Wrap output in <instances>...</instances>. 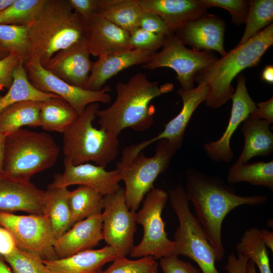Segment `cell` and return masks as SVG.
Masks as SVG:
<instances>
[{
	"instance_id": "obj_32",
	"label": "cell",
	"mask_w": 273,
	"mask_h": 273,
	"mask_svg": "<svg viewBox=\"0 0 273 273\" xmlns=\"http://www.w3.org/2000/svg\"><path fill=\"white\" fill-rule=\"evenodd\" d=\"M104 197L95 190L83 186L70 191L69 204L73 225L92 215L101 214Z\"/></svg>"
},
{
	"instance_id": "obj_21",
	"label": "cell",
	"mask_w": 273,
	"mask_h": 273,
	"mask_svg": "<svg viewBox=\"0 0 273 273\" xmlns=\"http://www.w3.org/2000/svg\"><path fill=\"white\" fill-rule=\"evenodd\" d=\"M88 47L98 58L132 50L129 33L104 17L95 15L89 24Z\"/></svg>"
},
{
	"instance_id": "obj_27",
	"label": "cell",
	"mask_w": 273,
	"mask_h": 273,
	"mask_svg": "<svg viewBox=\"0 0 273 273\" xmlns=\"http://www.w3.org/2000/svg\"><path fill=\"white\" fill-rule=\"evenodd\" d=\"M42 101L28 100L17 102L0 112V132L6 135L23 126H39Z\"/></svg>"
},
{
	"instance_id": "obj_4",
	"label": "cell",
	"mask_w": 273,
	"mask_h": 273,
	"mask_svg": "<svg viewBox=\"0 0 273 273\" xmlns=\"http://www.w3.org/2000/svg\"><path fill=\"white\" fill-rule=\"evenodd\" d=\"M272 44V23L200 71L195 76V81L206 86V105L215 109L231 99L235 92L232 85L233 79L244 69L258 65Z\"/></svg>"
},
{
	"instance_id": "obj_30",
	"label": "cell",
	"mask_w": 273,
	"mask_h": 273,
	"mask_svg": "<svg viewBox=\"0 0 273 273\" xmlns=\"http://www.w3.org/2000/svg\"><path fill=\"white\" fill-rule=\"evenodd\" d=\"M56 97L58 96L41 92L35 87L28 78L23 62L20 61L14 71L12 85L6 94L0 96V112L18 102L44 101Z\"/></svg>"
},
{
	"instance_id": "obj_54",
	"label": "cell",
	"mask_w": 273,
	"mask_h": 273,
	"mask_svg": "<svg viewBox=\"0 0 273 273\" xmlns=\"http://www.w3.org/2000/svg\"><path fill=\"white\" fill-rule=\"evenodd\" d=\"M10 54L7 50L0 46V60L6 57Z\"/></svg>"
},
{
	"instance_id": "obj_8",
	"label": "cell",
	"mask_w": 273,
	"mask_h": 273,
	"mask_svg": "<svg viewBox=\"0 0 273 273\" xmlns=\"http://www.w3.org/2000/svg\"><path fill=\"white\" fill-rule=\"evenodd\" d=\"M157 142L155 154L151 157L141 152L127 164L117 163L116 169L125 184L126 204L130 210L136 212L145 196L154 188L155 179L168 168L178 150L166 140Z\"/></svg>"
},
{
	"instance_id": "obj_6",
	"label": "cell",
	"mask_w": 273,
	"mask_h": 273,
	"mask_svg": "<svg viewBox=\"0 0 273 273\" xmlns=\"http://www.w3.org/2000/svg\"><path fill=\"white\" fill-rule=\"evenodd\" d=\"M59 147L49 133L21 128L6 135L2 171L29 179L56 163Z\"/></svg>"
},
{
	"instance_id": "obj_43",
	"label": "cell",
	"mask_w": 273,
	"mask_h": 273,
	"mask_svg": "<svg viewBox=\"0 0 273 273\" xmlns=\"http://www.w3.org/2000/svg\"><path fill=\"white\" fill-rule=\"evenodd\" d=\"M20 61H22L20 56L12 53L0 60V90L11 87L14 71Z\"/></svg>"
},
{
	"instance_id": "obj_37",
	"label": "cell",
	"mask_w": 273,
	"mask_h": 273,
	"mask_svg": "<svg viewBox=\"0 0 273 273\" xmlns=\"http://www.w3.org/2000/svg\"><path fill=\"white\" fill-rule=\"evenodd\" d=\"M4 258L13 273H53L40 257L16 247Z\"/></svg>"
},
{
	"instance_id": "obj_15",
	"label": "cell",
	"mask_w": 273,
	"mask_h": 273,
	"mask_svg": "<svg viewBox=\"0 0 273 273\" xmlns=\"http://www.w3.org/2000/svg\"><path fill=\"white\" fill-rule=\"evenodd\" d=\"M231 99V116L223 133L218 140L208 142L203 146L207 156L217 162L228 163L232 160L234 153L230 146L232 136L239 125L256 108V104L248 93L243 74L238 77L237 87Z\"/></svg>"
},
{
	"instance_id": "obj_53",
	"label": "cell",
	"mask_w": 273,
	"mask_h": 273,
	"mask_svg": "<svg viewBox=\"0 0 273 273\" xmlns=\"http://www.w3.org/2000/svg\"><path fill=\"white\" fill-rule=\"evenodd\" d=\"M14 0H0V12L10 6Z\"/></svg>"
},
{
	"instance_id": "obj_22",
	"label": "cell",
	"mask_w": 273,
	"mask_h": 273,
	"mask_svg": "<svg viewBox=\"0 0 273 273\" xmlns=\"http://www.w3.org/2000/svg\"><path fill=\"white\" fill-rule=\"evenodd\" d=\"M145 12L158 15L172 33L203 15L208 7L202 0H138Z\"/></svg>"
},
{
	"instance_id": "obj_1",
	"label": "cell",
	"mask_w": 273,
	"mask_h": 273,
	"mask_svg": "<svg viewBox=\"0 0 273 273\" xmlns=\"http://www.w3.org/2000/svg\"><path fill=\"white\" fill-rule=\"evenodd\" d=\"M186 176V195L194 206L195 216L213 250L216 261H221L224 256L221 227L225 217L240 205L263 204L267 197L239 195L219 177L208 175L194 167L187 169Z\"/></svg>"
},
{
	"instance_id": "obj_3",
	"label": "cell",
	"mask_w": 273,
	"mask_h": 273,
	"mask_svg": "<svg viewBox=\"0 0 273 273\" xmlns=\"http://www.w3.org/2000/svg\"><path fill=\"white\" fill-rule=\"evenodd\" d=\"M169 90V87L159 86L158 82L150 81L142 73L126 82H119L113 103L97 112L100 128L117 136L127 128L138 131L149 128L154 120L151 101Z\"/></svg>"
},
{
	"instance_id": "obj_46",
	"label": "cell",
	"mask_w": 273,
	"mask_h": 273,
	"mask_svg": "<svg viewBox=\"0 0 273 273\" xmlns=\"http://www.w3.org/2000/svg\"><path fill=\"white\" fill-rule=\"evenodd\" d=\"M250 115L255 118L266 120L271 124L273 122V98L256 104L255 110Z\"/></svg>"
},
{
	"instance_id": "obj_17",
	"label": "cell",
	"mask_w": 273,
	"mask_h": 273,
	"mask_svg": "<svg viewBox=\"0 0 273 273\" xmlns=\"http://www.w3.org/2000/svg\"><path fill=\"white\" fill-rule=\"evenodd\" d=\"M45 191L29 179L0 172V212L43 214Z\"/></svg>"
},
{
	"instance_id": "obj_7",
	"label": "cell",
	"mask_w": 273,
	"mask_h": 273,
	"mask_svg": "<svg viewBox=\"0 0 273 273\" xmlns=\"http://www.w3.org/2000/svg\"><path fill=\"white\" fill-rule=\"evenodd\" d=\"M168 199L179 221L174 233V254L197 263L202 273H219L215 256L201 225L190 210L184 188L178 185L168 189Z\"/></svg>"
},
{
	"instance_id": "obj_50",
	"label": "cell",
	"mask_w": 273,
	"mask_h": 273,
	"mask_svg": "<svg viewBox=\"0 0 273 273\" xmlns=\"http://www.w3.org/2000/svg\"><path fill=\"white\" fill-rule=\"evenodd\" d=\"M6 134L0 132V172L2 171Z\"/></svg>"
},
{
	"instance_id": "obj_47",
	"label": "cell",
	"mask_w": 273,
	"mask_h": 273,
	"mask_svg": "<svg viewBox=\"0 0 273 273\" xmlns=\"http://www.w3.org/2000/svg\"><path fill=\"white\" fill-rule=\"evenodd\" d=\"M16 247L11 234L0 224V254L4 257L10 253Z\"/></svg>"
},
{
	"instance_id": "obj_45",
	"label": "cell",
	"mask_w": 273,
	"mask_h": 273,
	"mask_svg": "<svg viewBox=\"0 0 273 273\" xmlns=\"http://www.w3.org/2000/svg\"><path fill=\"white\" fill-rule=\"evenodd\" d=\"M248 257L238 253L236 257L233 253L228 257L225 269L228 273H246Z\"/></svg>"
},
{
	"instance_id": "obj_35",
	"label": "cell",
	"mask_w": 273,
	"mask_h": 273,
	"mask_svg": "<svg viewBox=\"0 0 273 273\" xmlns=\"http://www.w3.org/2000/svg\"><path fill=\"white\" fill-rule=\"evenodd\" d=\"M45 0H14L0 12V24L29 27L37 17Z\"/></svg>"
},
{
	"instance_id": "obj_24",
	"label": "cell",
	"mask_w": 273,
	"mask_h": 273,
	"mask_svg": "<svg viewBox=\"0 0 273 273\" xmlns=\"http://www.w3.org/2000/svg\"><path fill=\"white\" fill-rule=\"evenodd\" d=\"M117 257L110 246L90 249L63 258L43 260L53 273H100L103 266Z\"/></svg>"
},
{
	"instance_id": "obj_41",
	"label": "cell",
	"mask_w": 273,
	"mask_h": 273,
	"mask_svg": "<svg viewBox=\"0 0 273 273\" xmlns=\"http://www.w3.org/2000/svg\"><path fill=\"white\" fill-rule=\"evenodd\" d=\"M159 264L162 273H201L200 269L175 254L160 258Z\"/></svg>"
},
{
	"instance_id": "obj_23",
	"label": "cell",
	"mask_w": 273,
	"mask_h": 273,
	"mask_svg": "<svg viewBox=\"0 0 273 273\" xmlns=\"http://www.w3.org/2000/svg\"><path fill=\"white\" fill-rule=\"evenodd\" d=\"M155 53L132 49L99 57L93 62L84 88L99 90L109 79L119 72L134 65L148 63Z\"/></svg>"
},
{
	"instance_id": "obj_18",
	"label": "cell",
	"mask_w": 273,
	"mask_h": 273,
	"mask_svg": "<svg viewBox=\"0 0 273 273\" xmlns=\"http://www.w3.org/2000/svg\"><path fill=\"white\" fill-rule=\"evenodd\" d=\"M64 171L54 177L49 187H68L78 185L90 187L106 196L117 191L121 181L117 169L107 171L105 167L86 163L74 165L64 162Z\"/></svg>"
},
{
	"instance_id": "obj_49",
	"label": "cell",
	"mask_w": 273,
	"mask_h": 273,
	"mask_svg": "<svg viewBox=\"0 0 273 273\" xmlns=\"http://www.w3.org/2000/svg\"><path fill=\"white\" fill-rule=\"evenodd\" d=\"M261 79L270 84L273 83V67L272 65H267L263 69L261 76Z\"/></svg>"
},
{
	"instance_id": "obj_29",
	"label": "cell",
	"mask_w": 273,
	"mask_h": 273,
	"mask_svg": "<svg viewBox=\"0 0 273 273\" xmlns=\"http://www.w3.org/2000/svg\"><path fill=\"white\" fill-rule=\"evenodd\" d=\"M143 12L138 0H104L97 15L130 33L139 27Z\"/></svg>"
},
{
	"instance_id": "obj_11",
	"label": "cell",
	"mask_w": 273,
	"mask_h": 273,
	"mask_svg": "<svg viewBox=\"0 0 273 273\" xmlns=\"http://www.w3.org/2000/svg\"><path fill=\"white\" fill-rule=\"evenodd\" d=\"M0 224L9 232L19 249L35 254L43 260L58 258L54 250L57 239L44 215L0 212Z\"/></svg>"
},
{
	"instance_id": "obj_28",
	"label": "cell",
	"mask_w": 273,
	"mask_h": 273,
	"mask_svg": "<svg viewBox=\"0 0 273 273\" xmlns=\"http://www.w3.org/2000/svg\"><path fill=\"white\" fill-rule=\"evenodd\" d=\"M78 114L60 97L42 101L39 126L49 131L64 132L76 120Z\"/></svg>"
},
{
	"instance_id": "obj_14",
	"label": "cell",
	"mask_w": 273,
	"mask_h": 273,
	"mask_svg": "<svg viewBox=\"0 0 273 273\" xmlns=\"http://www.w3.org/2000/svg\"><path fill=\"white\" fill-rule=\"evenodd\" d=\"M177 93L183 101L180 111L164 125L163 130L156 136L125 148L120 161L122 163L130 162L144 149L160 140L168 141L177 150L181 148L186 128L193 113L198 106L205 101L207 87L204 84H200L190 90L180 88Z\"/></svg>"
},
{
	"instance_id": "obj_44",
	"label": "cell",
	"mask_w": 273,
	"mask_h": 273,
	"mask_svg": "<svg viewBox=\"0 0 273 273\" xmlns=\"http://www.w3.org/2000/svg\"><path fill=\"white\" fill-rule=\"evenodd\" d=\"M139 27L151 33L165 36L172 33L158 15L145 11L141 18Z\"/></svg>"
},
{
	"instance_id": "obj_51",
	"label": "cell",
	"mask_w": 273,
	"mask_h": 273,
	"mask_svg": "<svg viewBox=\"0 0 273 273\" xmlns=\"http://www.w3.org/2000/svg\"><path fill=\"white\" fill-rule=\"evenodd\" d=\"M0 273H13L10 267L0 254Z\"/></svg>"
},
{
	"instance_id": "obj_40",
	"label": "cell",
	"mask_w": 273,
	"mask_h": 273,
	"mask_svg": "<svg viewBox=\"0 0 273 273\" xmlns=\"http://www.w3.org/2000/svg\"><path fill=\"white\" fill-rule=\"evenodd\" d=\"M208 8L216 7L227 10L231 16L232 22L237 26L245 24L249 10L247 1L244 0H202Z\"/></svg>"
},
{
	"instance_id": "obj_33",
	"label": "cell",
	"mask_w": 273,
	"mask_h": 273,
	"mask_svg": "<svg viewBox=\"0 0 273 273\" xmlns=\"http://www.w3.org/2000/svg\"><path fill=\"white\" fill-rule=\"evenodd\" d=\"M238 254L252 261L260 273H272L267 247L262 241L260 230L251 228L244 232L241 240L236 245Z\"/></svg>"
},
{
	"instance_id": "obj_16",
	"label": "cell",
	"mask_w": 273,
	"mask_h": 273,
	"mask_svg": "<svg viewBox=\"0 0 273 273\" xmlns=\"http://www.w3.org/2000/svg\"><path fill=\"white\" fill-rule=\"evenodd\" d=\"M224 20L207 12L193 20L174 33L184 45L190 46L196 51H216L222 56L225 30Z\"/></svg>"
},
{
	"instance_id": "obj_13",
	"label": "cell",
	"mask_w": 273,
	"mask_h": 273,
	"mask_svg": "<svg viewBox=\"0 0 273 273\" xmlns=\"http://www.w3.org/2000/svg\"><path fill=\"white\" fill-rule=\"evenodd\" d=\"M28 78L38 90L57 95L81 114L93 103H109L110 88L105 86L99 90H91L70 84L46 70L37 60H27L24 63Z\"/></svg>"
},
{
	"instance_id": "obj_42",
	"label": "cell",
	"mask_w": 273,
	"mask_h": 273,
	"mask_svg": "<svg viewBox=\"0 0 273 273\" xmlns=\"http://www.w3.org/2000/svg\"><path fill=\"white\" fill-rule=\"evenodd\" d=\"M73 10L89 25L97 14L104 0H68Z\"/></svg>"
},
{
	"instance_id": "obj_34",
	"label": "cell",
	"mask_w": 273,
	"mask_h": 273,
	"mask_svg": "<svg viewBox=\"0 0 273 273\" xmlns=\"http://www.w3.org/2000/svg\"><path fill=\"white\" fill-rule=\"evenodd\" d=\"M249 10L243 34L237 46L247 41L257 33L272 23V0L247 1Z\"/></svg>"
},
{
	"instance_id": "obj_25",
	"label": "cell",
	"mask_w": 273,
	"mask_h": 273,
	"mask_svg": "<svg viewBox=\"0 0 273 273\" xmlns=\"http://www.w3.org/2000/svg\"><path fill=\"white\" fill-rule=\"evenodd\" d=\"M268 121L249 115L243 122L241 131L244 145L236 163H244L254 157L270 155L273 152V133Z\"/></svg>"
},
{
	"instance_id": "obj_36",
	"label": "cell",
	"mask_w": 273,
	"mask_h": 273,
	"mask_svg": "<svg viewBox=\"0 0 273 273\" xmlns=\"http://www.w3.org/2000/svg\"><path fill=\"white\" fill-rule=\"evenodd\" d=\"M28 27L0 24V46L10 54L21 58L23 63L28 59Z\"/></svg>"
},
{
	"instance_id": "obj_2",
	"label": "cell",
	"mask_w": 273,
	"mask_h": 273,
	"mask_svg": "<svg viewBox=\"0 0 273 273\" xmlns=\"http://www.w3.org/2000/svg\"><path fill=\"white\" fill-rule=\"evenodd\" d=\"M89 34V25L68 0H45L29 27L27 60H37L43 65L60 51L88 42Z\"/></svg>"
},
{
	"instance_id": "obj_19",
	"label": "cell",
	"mask_w": 273,
	"mask_h": 273,
	"mask_svg": "<svg viewBox=\"0 0 273 273\" xmlns=\"http://www.w3.org/2000/svg\"><path fill=\"white\" fill-rule=\"evenodd\" d=\"M90 55L88 42L80 43L60 51L42 66L67 83L84 88L93 64Z\"/></svg>"
},
{
	"instance_id": "obj_10",
	"label": "cell",
	"mask_w": 273,
	"mask_h": 273,
	"mask_svg": "<svg viewBox=\"0 0 273 273\" xmlns=\"http://www.w3.org/2000/svg\"><path fill=\"white\" fill-rule=\"evenodd\" d=\"M218 58L212 51H196L185 47L174 33L166 37L162 49L142 65L147 69L167 67L176 73V79L184 90L194 88L196 75Z\"/></svg>"
},
{
	"instance_id": "obj_52",
	"label": "cell",
	"mask_w": 273,
	"mask_h": 273,
	"mask_svg": "<svg viewBox=\"0 0 273 273\" xmlns=\"http://www.w3.org/2000/svg\"><path fill=\"white\" fill-rule=\"evenodd\" d=\"M246 273H257L255 264L249 260L246 267Z\"/></svg>"
},
{
	"instance_id": "obj_31",
	"label": "cell",
	"mask_w": 273,
	"mask_h": 273,
	"mask_svg": "<svg viewBox=\"0 0 273 273\" xmlns=\"http://www.w3.org/2000/svg\"><path fill=\"white\" fill-rule=\"evenodd\" d=\"M227 183L234 185L241 182L262 186L273 190V161L236 163L230 168Z\"/></svg>"
},
{
	"instance_id": "obj_20",
	"label": "cell",
	"mask_w": 273,
	"mask_h": 273,
	"mask_svg": "<svg viewBox=\"0 0 273 273\" xmlns=\"http://www.w3.org/2000/svg\"><path fill=\"white\" fill-rule=\"evenodd\" d=\"M103 240L101 214L76 222L56 239L54 250L58 258L92 249Z\"/></svg>"
},
{
	"instance_id": "obj_12",
	"label": "cell",
	"mask_w": 273,
	"mask_h": 273,
	"mask_svg": "<svg viewBox=\"0 0 273 273\" xmlns=\"http://www.w3.org/2000/svg\"><path fill=\"white\" fill-rule=\"evenodd\" d=\"M104 198V211L101 213L103 240L117 257L126 256L134 246L136 212L127 207L122 187Z\"/></svg>"
},
{
	"instance_id": "obj_26",
	"label": "cell",
	"mask_w": 273,
	"mask_h": 273,
	"mask_svg": "<svg viewBox=\"0 0 273 273\" xmlns=\"http://www.w3.org/2000/svg\"><path fill=\"white\" fill-rule=\"evenodd\" d=\"M68 187H49L45 191L43 214L49 219L56 239L73 225Z\"/></svg>"
},
{
	"instance_id": "obj_39",
	"label": "cell",
	"mask_w": 273,
	"mask_h": 273,
	"mask_svg": "<svg viewBox=\"0 0 273 273\" xmlns=\"http://www.w3.org/2000/svg\"><path fill=\"white\" fill-rule=\"evenodd\" d=\"M129 36L132 49L155 53L163 46L166 37L151 33L140 27L130 32Z\"/></svg>"
},
{
	"instance_id": "obj_38",
	"label": "cell",
	"mask_w": 273,
	"mask_h": 273,
	"mask_svg": "<svg viewBox=\"0 0 273 273\" xmlns=\"http://www.w3.org/2000/svg\"><path fill=\"white\" fill-rule=\"evenodd\" d=\"M100 273H159L158 263L154 258L146 256L131 260L117 257Z\"/></svg>"
},
{
	"instance_id": "obj_5",
	"label": "cell",
	"mask_w": 273,
	"mask_h": 273,
	"mask_svg": "<svg viewBox=\"0 0 273 273\" xmlns=\"http://www.w3.org/2000/svg\"><path fill=\"white\" fill-rule=\"evenodd\" d=\"M99 104H89L63 132L64 162L74 165L93 162L106 167L118 153V136L93 126Z\"/></svg>"
},
{
	"instance_id": "obj_48",
	"label": "cell",
	"mask_w": 273,
	"mask_h": 273,
	"mask_svg": "<svg viewBox=\"0 0 273 273\" xmlns=\"http://www.w3.org/2000/svg\"><path fill=\"white\" fill-rule=\"evenodd\" d=\"M261 239L267 248L273 251V233L264 229L260 230Z\"/></svg>"
},
{
	"instance_id": "obj_9",
	"label": "cell",
	"mask_w": 273,
	"mask_h": 273,
	"mask_svg": "<svg viewBox=\"0 0 273 273\" xmlns=\"http://www.w3.org/2000/svg\"><path fill=\"white\" fill-rule=\"evenodd\" d=\"M168 199V193L159 188H153L145 196L141 210L135 214L136 223L143 228V236L130 251V257L151 256L160 259L174 254L175 242L168 238L162 217Z\"/></svg>"
}]
</instances>
